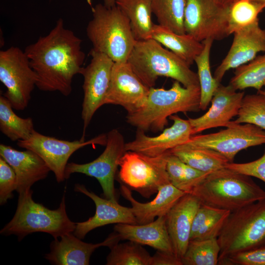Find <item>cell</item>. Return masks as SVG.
<instances>
[{"mask_svg": "<svg viewBox=\"0 0 265 265\" xmlns=\"http://www.w3.org/2000/svg\"><path fill=\"white\" fill-rule=\"evenodd\" d=\"M32 193L30 189L19 194L15 213L0 230L1 235H15L20 241L28 234L35 232L47 233L55 239L74 232L76 223L67 215L65 195L59 207L50 210L35 202L32 199Z\"/></svg>", "mask_w": 265, "mask_h": 265, "instance_id": "6", "label": "cell"}, {"mask_svg": "<svg viewBox=\"0 0 265 265\" xmlns=\"http://www.w3.org/2000/svg\"><path fill=\"white\" fill-rule=\"evenodd\" d=\"M127 62L149 88L154 87L159 77L173 79L186 87L200 86L197 73L153 39L136 40Z\"/></svg>", "mask_w": 265, "mask_h": 265, "instance_id": "3", "label": "cell"}, {"mask_svg": "<svg viewBox=\"0 0 265 265\" xmlns=\"http://www.w3.org/2000/svg\"><path fill=\"white\" fill-rule=\"evenodd\" d=\"M93 18L86 34L93 50L106 54L114 62H126L136 40L127 16L116 5L92 7Z\"/></svg>", "mask_w": 265, "mask_h": 265, "instance_id": "5", "label": "cell"}, {"mask_svg": "<svg viewBox=\"0 0 265 265\" xmlns=\"http://www.w3.org/2000/svg\"><path fill=\"white\" fill-rule=\"evenodd\" d=\"M230 212L201 204L193 218L189 240L217 238Z\"/></svg>", "mask_w": 265, "mask_h": 265, "instance_id": "28", "label": "cell"}, {"mask_svg": "<svg viewBox=\"0 0 265 265\" xmlns=\"http://www.w3.org/2000/svg\"><path fill=\"white\" fill-rule=\"evenodd\" d=\"M169 118L173 121V124L158 135L150 136L145 132L137 129L134 138L126 143V151L156 157L188 141L193 135L188 119H184L177 115H173Z\"/></svg>", "mask_w": 265, "mask_h": 265, "instance_id": "16", "label": "cell"}, {"mask_svg": "<svg viewBox=\"0 0 265 265\" xmlns=\"http://www.w3.org/2000/svg\"><path fill=\"white\" fill-rule=\"evenodd\" d=\"M110 249L107 265H151L152 256L136 242L128 240L118 243Z\"/></svg>", "mask_w": 265, "mask_h": 265, "instance_id": "35", "label": "cell"}, {"mask_svg": "<svg viewBox=\"0 0 265 265\" xmlns=\"http://www.w3.org/2000/svg\"><path fill=\"white\" fill-rule=\"evenodd\" d=\"M201 204L196 196L186 193L166 215V226L174 253L181 260L187 248L193 218Z\"/></svg>", "mask_w": 265, "mask_h": 265, "instance_id": "21", "label": "cell"}, {"mask_svg": "<svg viewBox=\"0 0 265 265\" xmlns=\"http://www.w3.org/2000/svg\"><path fill=\"white\" fill-rule=\"evenodd\" d=\"M182 161L205 173H211L222 168L230 162L228 159L212 149L183 144L170 150Z\"/></svg>", "mask_w": 265, "mask_h": 265, "instance_id": "26", "label": "cell"}, {"mask_svg": "<svg viewBox=\"0 0 265 265\" xmlns=\"http://www.w3.org/2000/svg\"><path fill=\"white\" fill-rule=\"evenodd\" d=\"M224 167L241 174L256 177L265 183V153L254 161L246 163L228 162Z\"/></svg>", "mask_w": 265, "mask_h": 265, "instance_id": "40", "label": "cell"}, {"mask_svg": "<svg viewBox=\"0 0 265 265\" xmlns=\"http://www.w3.org/2000/svg\"><path fill=\"white\" fill-rule=\"evenodd\" d=\"M234 39L228 53L214 71L213 77L220 83L231 69L249 62L260 52H265V29L259 21L234 32Z\"/></svg>", "mask_w": 265, "mask_h": 265, "instance_id": "17", "label": "cell"}, {"mask_svg": "<svg viewBox=\"0 0 265 265\" xmlns=\"http://www.w3.org/2000/svg\"><path fill=\"white\" fill-rule=\"evenodd\" d=\"M3 95L0 96V130L12 141L27 139L35 131L31 118L16 115Z\"/></svg>", "mask_w": 265, "mask_h": 265, "instance_id": "29", "label": "cell"}, {"mask_svg": "<svg viewBox=\"0 0 265 265\" xmlns=\"http://www.w3.org/2000/svg\"><path fill=\"white\" fill-rule=\"evenodd\" d=\"M166 169L170 183L185 193H191L210 173L194 168L182 161L170 151L167 157Z\"/></svg>", "mask_w": 265, "mask_h": 265, "instance_id": "30", "label": "cell"}, {"mask_svg": "<svg viewBox=\"0 0 265 265\" xmlns=\"http://www.w3.org/2000/svg\"><path fill=\"white\" fill-rule=\"evenodd\" d=\"M114 231L103 241L98 243H86L74 234L69 233L54 239L50 244V252L45 258L55 265H88L93 252L101 246L111 248L121 240Z\"/></svg>", "mask_w": 265, "mask_h": 265, "instance_id": "19", "label": "cell"}, {"mask_svg": "<svg viewBox=\"0 0 265 265\" xmlns=\"http://www.w3.org/2000/svg\"><path fill=\"white\" fill-rule=\"evenodd\" d=\"M190 194L202 204L231 212L265 199V190L250 177L226 167L209 173Z\"/></svg>", "mask_w": 265, "mask_h": 265, "instance_id": "4", "label": "cell"}, {"mask_svg": "<svg viewBox=\"0 0 265 265\" xmlns=\"http://www.w3.org/2000/svg\"><path fill=\"white\" fill-rule=\"evenodd\" d=\"M106 148L95 159L86 163H68L65 170V179L75 173L96 178L99 182L105 198L117 201L114 187V179L121 159L126 152L125 139L116 129L107 134Z\"/></svg>", "mask_w": 265, "mask_h": 265, "instance_id": "10", "label": "cell"}, {"mask_svg": "<svg viewBox=\"0 0 265 265\" xmlns=\"http://www.w3.org/2000/svg\"><path fill=\"white\" fill-rule=\"evenodd\" d=\"M265 8V5L251 0L235 1L229 7V35L259 21L258 16Z\"/></svg>", "mask_w": 265, "mask_h": 265, "instance_id": "36", "label": "cell"}, {"mask_svg": "<svg viewBox=\"0 0 265 265\" xmlns=\"http://www.w3.org/2000/svg\"><path fill=\"white\" fill-rule=\"evenodd\" d=\"M181 84L175 80L168 89L150 88L142 106L127 113V122L138 130L155 132L162 131L168 124V118L175 114L201 110L200 86Z\"/></svg>", "mask_w": 265, "mask_h": 265, "instance_id": "2", "label": "cell"}, {"mask_svg": "<svg viewBox=\"0 0 265 265\" xmlns=\"http://www.w3.org/2000/svg\"><path fill=\"white\" fill-rule=\"evenodd\" d=\"M120 192L132 205V213L138 224L153 221L156 217L165 216L177 201L186 193L171 183L162 186L156 197L147 203H141L133 197L131 189L121 183Z\"/></svg>", "mask_w": 265, "mask_h": 265, "instance_id": "23", "label": "cell"}, {"mask_svg": "<svg viewBox=\"0 0 265 265\" xmlns=\"http://www.w3.org/2000/svg\"><path fill=\"white\" fill-rule=\"evenodd\" d=\"M114 230L121 240L132 241L157 250L174 253L166 226V215L144 224L118 223L114 226Z\"/></svg>", "mask_w": 265, "mask_h": 265, "instance_id": "24", "label": "cell"}, {"mask_svg": "<svg viewBox=\"0 0 265 265\" xmlns=\"http://www.w3.org/2000/svg\"><path fill=\"white\" fill-rule=\"evenodd\" d=\"M152 0H116L118 6L128 18L136 40L151 39L154 24L152 21Z\"/></svg>", "mask_w": 265, "mask_h": 265, "instance_id": "27", "label": "cell"}, {"mask_svg": "<svg viewBox=\"0 0 265 265\" xmlns=\"http://www.w3.org/2000/svg\"><path fill=\"white\" fill-rule=\"evenodd\" d=\"M184 25L186 33L199 42L228 36L229 7L214 0H185Z\"/></svg>", "mask_w": 265, "mask_h": 265, "instance_id": "12", "label": "cell"}, {"mask_svg": "<svg viewBox=\"0 0 265 265\" xmlns=\"http://www.w3.org/2000/svg\"><path fill=\"white\" fill-rule=\"evenodd\" d=\"M235 69L229 84L236 90L253 88L259 91L265 86V54Z\"/></svg>", "mask_w": 265, "mask_h": 265, "instance_id": "31", "label": "cell"}, {"mask_svg": "<svg viewBox=\"0 0 265 265\" xmlns=\"http://www.w3.org/2000/svg\"><path fill=\"white\" fill-rule=\"evenodd\" d=\"M151 38L184 60L189 66L194 62L195 57L202 51V42L187 33H176L158 24H154Z\"/></svg>", "mask_w": 265, "mask_h": 265, "instance_id": "25", "label": "cell"}, {"mask_svg": "<svg viewBox=\"0 0 265 265\" xmlns=\"http://www.w3.org/2000/svg\"><path fill=\"white\" fill-rule=\"evenodd\" d=\"M107 134L102 133L87 141H68L40 133L35 130L26 140H19L17 145L36 153L53 171L57 182L65 179V170L68 160L76 151L87 145H106Z\"/></svg>", "mask_w": 265, "mask_h": 265, "instance_id": "13", "label": "cell"}, {"mask_svg": "<svg viewBox=\"0 0 265 265\" xmlns=\"http://www.w3.org/2000/svg\"><path fill=\"white\" fill-rule=\"evenodd\" d=\"M237 118L236 123H249L265 130V95H244Z\"/></svg>", "mask_w": 265, "mask_h": 265, "instance_id": "37", "label": "cell"}, {"mask_svg": "<svg viewBox=\"0 0 265 265\" xmlns=\"http://www.w3.org/2000/svg\"><path fill=\"white\" fill-rule=\"evenodd\" d=\"M90 63L83 67L80 74L83 78L81 119L85 140V132L96 111L102 106L106 95L114 62L106 54L91 49Z\"/></svg>", "mask_w": 265, "mask_h": 265, "instance_id": "14", "label": "cell"}, {"mask_svg": "<svg viewBox=\"0 0 265 265\" xmlns=\"http://www.w3.org/2000/svg\"><path fill=\"white\" fill-rule=\"evenodd\" d=\"M104 4L107 7L116 5V0H104Z\"/></svg>", "mask_w": 265, "mask_h": 265, "instance_id": "43", "label": "cell"}, {"mask_svg": "<svg viewBox=\"0 0 265 265\" xmlns=\"http://www.w3.org/2000/svg\"><path fill=\"white\" fill-rule=\"evenodd\" d=\"M221 265H265V247L230 255L218 262Z\"/></svg>", "mask_w": 265, "mask_h": 265, "instance_id": "39", "label": "cell"}, {"mask_svg": "<svg viewBox=\"0 0 265 265\" xmlns=\"http://www.w3.org/2000/svg\"><path fill=\"white\" fill-rule=\"evenodd\" d=\"M81 43L59 18L47 35L26 47L24 52L37 76L39 90L58 91L65 96L71 94L73 79L80 74L85 58Z\"/></svg>", "mask_w": 265, "mask_h": 265, "instance_id": "1", "label": "cell"}, {"mask_svg": "<svg viewBox=\"0 0 265 265\" xmlns=\"http://www.w3.org/2000/svg\"><path fill=\"white\" fill-rule=\"evenodd\" d=\"M258 92L265 95V90H263L261 89L260 90L258 91Z\"/></svg>", "mask_w": 265, "mask_h": 265, "instance_id": "45", "label": "cell"}, {"mask_svg": "<svg viewBox=\"0 0 265 265\" xmlns=\"http://www.w3.org/2000/svg\"><path fill=\"white\" fill-rule=\"evenodd\" d=\"M185 4V0H152V12L159 25L176 33L184 34Z\"/></svg>", "mask_w": 265, "mask_h": 265, "instance_id": "33", "label": "cell"}, {"mask_svg": "<svg viewBox=\"0 0 265 265\" xmlns=\"http://www.w3.org/2000/svg\"><path fill=\"white\" fill-rule=\"evenodd\" d=\"M74 190L91 198L95 203V214L88 220L76 223L74 234L82 239L87 233L97 228L110 224H137L131 208L120 205L117 201L103 198L89 191L83 185L75 184Z\"/></svg>", "mask_w": 265, "mask_h": 265, "instance_id": "20", "label": "cell"}, {"mask_svg": "<svg viewBox=\"0 0 265 265\" xmlns=\"http://www.w3.org/2000/svg\"><path fill=\"white\" fill-rule=\"evenodd\" d=\"M88 3L90 5V6L92 7V3H91V0H86Z\"/></svg>", "mask_w": 265, "mask_h": 265, "instance_id": "46", "label": "cell"}, {"mask_svg": "<svg viewBox=\"0 0 265 265\" xmlns=\"http://www.w3.org/2000/svg\"><path fill=\"white\" fill-rule=\"evenodd\" d=\"M0 156L15 172L18 182L16 191L19 194L30 189L36 182L45 179L51 171L43 159L29 150L19 151L0 144Z\"/></svg>", "mask_w": 265, "mask_h": 265, "instance_id": "22", "label": "cell"}, {"mask_svg": "<svg viewBox=\"0 0 265 265\" xmlns=\"http://www.w3.org/2000/svg\"><path fill=\"white\" fill-rule=\"evenodd\" d=\"M126 62H114L104 105L122 106L133 113L145 103L150 90Z\"/></svg>", "mask_w": 265, "mask_h": 265, "instance_id": "15", "label": "cell"}, {"mask_svg": "<svg viewBox=\"0 0 265 265\" xmlns=\"http://www.w3.org/2000/svg\"><path fill=\"white\" fill-rule=\"evenodd\" d=\"M170 151L156 157L126 151L120 159L118 177L130 189L149 198L170 183L166 169Z\"/></svg>", "mask_w": 265, "mask_h": 265, "instance_id": "8", "label": "cell"}, {"mask_svg": "<svg viewBox=\"0 0 265 265\" xmlns=\"http://www.w3.org/2000/svg\"><path fill=\"white\" fill-rule=\"evenodd\" d=\"M265 5V0H251Z\"/></svg>", "mask_w": 265, "mask_h": 265, "instance_id": "44", "label": "cell"}, {"mask_svg": "<svg viewBox=\"0 0 265 265\" xmlns=\"http://www.w3.org/2000/svg\"><path fill=\"white\" fill-rule=\"evenodd\" d=\"M244 96V92H238L230 84L225 86L220 83L207 112L198 118H188L192 135L214 128L226 127L232 119L237 116Z\"/></svg>", "mask_w": 265, "mask_h": 265, "instance_id": "18", "label": "cell"}, {"mask_svg": "<svg viewBox=\"0 0 265 265\" xmlns=\"http://www.w3.org/2000/svg\"><path fill=\"white\" fill-rule=\"evenodd\" d=\"M18 182L13 168L0 157V204L4 205L13 197L12 192L16 190Z\"/></svg>", "mask_w": 265, "mask_h": 265, "instance_id": "38", "label": "cell"}, {"mask_svg": "<svg viewBox=\"0 0 265 265\" xmlns=\"http://www.w3.org/2000/svg\"><path fill=\"white\" fill-rule=\"evenodd\" d=\"M151 265H183L181 260L174 253L157 250L152 256Z\"/></svg>", "mask_w": 265, "mask_h": 265, "instance_id": "41", "label": "cell"}, {"mask_svg": "<svg viewBox=\"0 0 265 265\" xmlns=\"http://www.w3.org/2000/svg\"><path fill=\"white\" fill-rule=\"evenodd\" d=\"M37 80L24 51L13 46L0 51V80L7 89L3 95L13 109L22 110L27 106Z\"/></svg>", "mask_w": 265, "mask_h": 265, "instance_id": "9", "label": "cell"}, {"mask_svg": "<svg viewBox=\"0 0 265 265\" xmlns=\"http://www.w3.org/2000/svg\"><path fill=\"white\" fill-rule=\"evenodd\" d=\"M213 41V39L209 38L202 42L204 45L203 50L194 59L197 67V75L201 91V110L207 109L215 90L220 84L212 76L211 71L210 55Z\"/></svg>", "mask_w": 265, "mask_h": 265, "instance_id": "32", "label": "cell"}, {"mask_svg": "<svg viewBox=\"0 0 265 265\" xmlns=\"http://www.w3.org/2000/svg\"><path fill=\"white\" fill-rule=\"evenodd\" d=\"M217 239L219 261L233 254L265 247V199L231 212Z\"/></svg>", "mask_w": 265, "mask_h": 265, "instance_id": "7", "label": "cell"}, {"mask_svg": "<svg viewBox=\"0 0 265 265\" xmlns=\"http://www.w3.org/2000/svg\"><path fill=\"white\" fill-rule=\"evenodd\" d=\"M225 128L214 133L192 135L184 144L215 150L230 162L240 151L265 144V130L256 125L231 121Z\"/></svg>", "mask_w": 265, "mask_h": 265, "instance_id": "11", "label": "cell"}, {"mask_svg": "<svg viewBox=\"0 0 265 265\" xmlns=\"http://www.w3.org/2000/svg\"><path fill=\"white\" fill-rule=\"evenodd\" d=\"M219 4L225 6L229 7L233 3L237 0H214Z\"/></svg>", "mask_w": 265, "mask_h": 265, "instance_id": "42", "label": "cell"}, {"mask_svg": "<svg viewBox=\"0 0 265 265\" xmlns=\"http://www.w3.org/2000/svg\"><path fill=\"white\" fill-rule=\"evenodd\" d=\"M220 252L217 238L191 240L181 259L182 265H217Z\"/></svg>", "mask_w": 265, "mask_h": 265, "instance_id": "34", "label": "cell"}]
</instances>
